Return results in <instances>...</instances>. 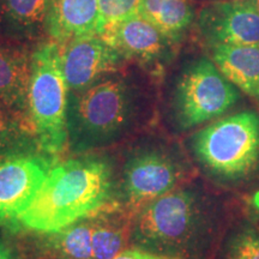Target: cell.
Wrapping results in <instances>:
<instances>
[{"label": "cell", "instance_id": "cell-15", "mask_svg": "<svg viewBox=\"0 0 259 259\" xmlns=\"http://www.w3.org/2000/svg\"><path fill=\"white\" fill-rule=\"evenodd\" d=\"M48 9L50 0H0V35L22 42L47 34Z\"/></svg>", "mask_w": 259, "mask_h": 259}, {"label": "cell", "instance_id": "cell-17", "mask_svg": "<svg viewBox=\"0 0 259 259\" xmlns=\"http://www.w3.org/2000/svg\"><path fill=\"white\" fill-rule=\"evenodd\" d=\"M94 232L95 215L48 234L47 246L57 259H94Z\"/></svg>", "mask_w": 259, "mask_h": 259}, {"label": "cell", "instance_id": "cell-3", "mask_svg": "<svg viewBox=\"0 0 259 259\" xmlns=\"http://www.w3.org/2000/svg\"><path fill=\"white\" fill-rule=\"evenodd\" d=\"M192 150L208 176L225 186H241L259 177V113L244 111L197 132Z\"/></svg>", "mask_w": 259, "mask_h": 259}, {"label": "cell", "instance_id": "cell-19", "mask_svg": "<svg viewBox=\"0 0 259 259\" xmlns=\"http://www.w3.org/2000/svg\"><path fill=\"white\" fill-rule=\"evenodd\" d=\"M34 144L37 147L28 119L0 101V157L32 151Z\"/></svg>", "mask_w": 259, "mask_h": 259}, {"label": "cell", "instance_id": "cell-11", "mask_svg": "<svg viewBox=\"0 0 259 259\" xmlns=\"http://www.w3.org/2000/svg\"><path fill=\"white\" fill-rule=\"evenodd\" d=\"M100 36L124 59L137 60L142 64L162 60L174 44L139 14L106 25Z\"/></svg>", "mask_w": 259, "mask_h": 259}, {"label": "cell", "instance_id": "cell-24", "mask_svg": "<svg viewBox=\"0 0 259 259\" xmlns=\"http://www.w3.org/2000/svg\"><path fill=\"white\" fill-rule=\"evenodd\" d=\"M0 259H21L10 246L0 241Z\"/></svg>", "mask_w": 259, "mask_h": 259}, {"label": "cell", "instance_id": "cell-4", "mask_svg": "<svg viewBox=\"0 0 259 259\" xmlns=\"http://www.w3.org/2000/svg\"><path fill=\"white\" fill-rule=\"evenodd\" d=\"M138 107L131 87L121 77L106 76L70 94L69 143L77 151L101 147L131 131Z\"/></svg>", "mask_w": 259, "mask_h": 259}, {"label": "cell", "instance_id": "cell-18", "mask_svg": "<svg viewBox=\"0 0 259 259\" xmlns=\"http://www.w3.org/2000/svg\"><path fill=\"white\" fill-rule=\"evenodd\" d=\"M112 211L95 215L93 252L94 259H112L124 251L131 239L132 228L122 218L112 216Z\"/></svg>", "mask_w": 259, "mask_h": 259}, {"label": "cell", "instance_id": "cell-14", "mask_svg": "<svg viewBox=\"0 0 259 259\" xmlns=\"http://www.w3.org/2000/svg\"><path fill=\"white\" fill-rule=\"evenodd\" d=\"M213 64L236 89L259 103V45L212 46Z\"/></svg>", "mask_w": 259, "mask_h": 259}, {"label": "cell", "instance_id": "cell-25", "mask_svg": "<svg viewBox=\"0 0 259 259\" xmlns=\"http://www.w3.org/2000/svg\"><path fill=\"white\" fill-rule=\"evenodd\" d=\"M247 2L250 3L255 10H257V12L259 14V0H247Z\"/></svg>", "mask_w": 259, "mask_h": 259}, {"label": "cell", "instance_id": "cell-1", "mask_svg": "<svg viewBox=\"0 0 259 259\" xmlns=\"http://www.w3.org/2000/svg\"><path fill=\"white\" fill-rule=\"evenodd\" d=\"M135 246L174 259H211L222 233L221 204L192 184L171 190L137 211Z\"/></svg>", "mask_w": 259, "mask_h": 259}, {"label": "cell", "instance_id": "cell-22", "mask_svg": "<svg viewBox=\"0 0 259 259\" xmlns=\"http://www.w3.org/2000/svg\"><path fill=\"white\" fill-rule=\"evenodd\" d=\"M240 208L246 221L259 231V187L251 190L241 197Z\"/></svg>", "mask_w": 259, "mask_h": 259}, {"label": "cell", "instance_id": "cell-12", "mask_svg": "<svg viewBox=\"0 0 259 259\" xmlns=\"http://www.w3.org/2000/svg\"><path fill=\"white\" fill-rule=\"evenodd\" d=\"M101 30L99 0H50L47 35L59 46Z\"/></svg>", "mask_w": 259, "mask_h": 259}, {"label": "cell", "instance_id": "cell-2", "mask_svg": "<svg viewBox=\"0 0 259 259\" xmlns=\"http://www.w3.org/2000/svg\"><path fill=\"white\" fill-rule=\"evenodd\" d=\"M114 191L108 161L84 157L52 167L34 199L19 216L17 228L51 234L101 212Z\"/></svg>", "mask_w": 259, "mask_h": 259}, {"label": "cell", "instance_id": "cell-16", "mask_svg": "<svg viewBox=\"0 0 259 259\" xmlns=\"http://www.w3.org/2000/svg\"><path fill=\"white\" fill-rule=\"evenodd\" d=\"M138 14L173 42L179 41L194 18L189 0H141Z\"/></svg>", "mask_w": 259, "mask_h": 259}, {"label": "cell", "instance_id": "cell-20", "mask_svg": "<svg viewBox=\"0 0 259 259\" xmlns=\"http://www.w3.org/2000/svg\"><path fill=\"white\" fill-rule=\"evenodd\" d=\"M218 259H259V231L246 220L236 223L222 239Z\"/></svg>", "mask_w": 259, "mask_h": 259}, {"label": "cell", "instance_id": "cell-6", "mask_svg": "<svg viewBox=\"0 0 259 259\" xmlns=\"http://www.w3.org/2000/svg\"><path fill=\"white\" fill-rule=\"evenodd\" d=\"M238 90L212 60L200 59L190 65L178 82L174 107L184 130L220 118L235 105Z\"/></svg>", "mask_w": 259, "mask_h": 259}, {"label": "cell", "instance_id": "cell-23", "mask_svg": "<svg viewBox=\"0 0 259 259\" xmlns=\"http://www.w3.org/2000/svg\"><path fill=\"white\" fill-rule=\"evenodd\" d=\"M112 259H174V258L154 253V252L147 251L144 250V248L135 246L134 248H125L124 251H121L120 253L116 254L115 257Z\"/></svg>", "mask_w": 259, "mask_h": 259}, {"label": "cell", "instance_id": "cell-9", "mask_svg": "<svg viewBox=\"0 0 259 259\" xmlns=\"http://www.w3.org/2000/svg\"><path fill=\"white\" fill-rule=\"evenodd\" d=\"M198 28L210 47L259 45V14L247 0H220L204 6Z\"/></svg>", "mask_w": 259, "mask_h": 259}, {"label": "cell", "instance_id": "cell-5", "mask_svg": "<svg viewBox=\"0 0 259 259\" xmlns=\"http://www.w3.org/2000/svg\"><path fill=\"white\" fill-rule=\"evenodd\" d=\"M70 88L63 70L61 48L45 42L31 56L27 114L37 148L56 155L69 144Z\"/></svg>", "mask_w": 259, "mask_h": 259}, {"label": "cell", "instance_id": "cell-8", "mask_svg": "<svg viewBox=\"0 0 259 259\" xmlns=\"http://www.w3.org/2000/svg\"><path fill=\"white\" fill-rule=\"evenodd\" d=\"M51 168L52 162L34 151L0 157V227L16 231L19 216L34 199Z\"/></svg>", "mask_w": 259, "mask_h": 259}, {"label": "cell", "instance_id": "cell-13", "mask_svg": "<svg viewBox=\"0 0 259 259\" xmlns=\"http://www.w3.org/2000/svg\"><path fill=\"white\" fill-rule=\"evenodd\" d=\"M31 56L21 45L0 40V101L27 119Z\"/></svg>", "mask_w": 259, "mask_h": 259}, {"label": "cell", "instance_id": "cell-21", "mask_svg": "<svg viewBox=\"0 0 259 259\" xmlns=\"http://www.w3.org/2000/svg\"><path fill=\"white\" fill-rule=\"evenodd\" d=\"M141 0H99L102 29L106 25L138 14Z\"/></svg>", "mask_w": 259, "mask_h": 259}, {"label": "cell", "instance_id": "cell-10", "mask_svg": "<svg viewBox=\"0 0 259 259\" xmlns=\"http://www.w3.org/2000/svg\"><path fill=\"white\" fill-rule=\"evenodd\" d=\"M61 48V61L71 93L84 90L109 76L125 60L100 35L80 37Z\"/></svg>", "mask_w": 259, "mask_h": 259}, {"label": "cell", "instance_id": "cell-7", "mask_svg": "<svg viewBox=\"0 0 259 259\" xmlns=\"http://www.w3.org/2000/svg\"><path fill=\"white\" fill-rule=\"evenodd\" d=\"M185 163L167 148L136 150L122 169V197L126 205L138 211L148 203L187 181Z\"/></svg>", "mask_w": 259, "mask_h": 259}]
</instances>
